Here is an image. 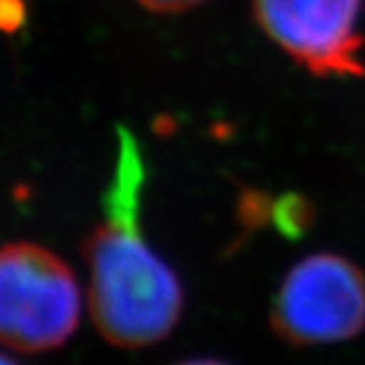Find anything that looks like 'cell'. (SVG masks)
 <instances>
[{
  "instance_id": "obj_8",
  "label": "cell",
  "mask_w": 365,
  "mask_h": 365,
  "mask_svg": "<svg viewBox=\"0 0 365 365\" xmlns=\"http://www.w3.org/2000/svg\"><path fill=\"white\" fill-rule=\"evenodd\" d=\"M0 365H16L14 361H11V359H6L4 355H0Z\"/></svg>"
},
{
  "instance_id": "obj_2",
  "label": "cell",
  "mask_w": 365,
  "mask_h": 365,
  "mask_svg": "<svg viewBox=\"0 0 365 365\" xmlns=\"http://www.w3.org/2000/svg\"><path fill=\"white\" fill-rule=\"evenodd\" d=\"M81 294L66 262L37 244L0 248V343L43 353L66 343L79 325Z\"/></svg>"
},
{
  "instance_id": "obj_6",
  "label": "cell",
  "mask_w": 365,
  "mask_h": 365,
  "mask_svg": "<svg viewBox=\"0 0 365 365\" xmlns=\"http://www.w3.org/2000/svg\"><path fill=\"white\" fill-rule=\"evenodd\" d=\"M201 2H205V0H138V4H143L144 9L163 14L189 11V9H193Z\"/></svg>"
},
{
  "instance_id": "obj_7",
  "label": "cell",
  "mask_w": 365,
  "mask_h": 365,
  "mask_svg": "<svg viewBox=\"0 0 365 365\" xmlns=\"http://www.w3.org/2000/svg\"><path fill=\"white\" fill-rule=\"evenodd\" d=\"M177 365H227L223 361H217V359H189V361H182V364Z\"/></svg>"
},
{
  "instance_id": "obj_1",
  "label": "cell",
  "mask_w": 365,
  "mask_h": 365,
  "mask_svg": "<svg viewBox=\"0 0 365 365\" xmlns=\"http://www.w3.org/2000/svg\"><path fill=\"white\" fill-rule=\"evenodd\" d=\"M146 167L140 144L118 130L116 165L102 201V222L86 246L90 266V311L108 343L143 349L169 337L182 314L179 276L143 230Z\"/></svg>"
},
{
  "instance_id": "obj_4",
  "label": "cell",
  "mask_w": 365,
  "mask_h": 365,
  "mask_svg": "<svg viewBox=\"0 0 365 365\" xmlns=\"http://www.w3.org/2000/svg\"><path fill=\"white\" fill-rule=\"evenodd\" d=\"M252 13L266 37L314 76L365 73L364 0H252Z\"/></svg>"
},
{
  "instance_id": "obj_3",
  "label": "cell",
  "mask_w": 365,
  "mask_h": 365,
  "mask_svg": "<svg viewBox=\"0 0 365 365\" xmlns=\"http://www.w3.org/2000/svg\"><path fill=\"white\" fill-rule=\"evenodd\" d=\"M270 321L294 347L353 339L365 329V274L339 254L307 256L282 280Z\"/></svg>"
},
{
  "instance_id": "obj_5",
  "label": "cell",
  "mask_w": 365,
  "mask_h": 365,
  "mask_svg": "<svg viewBox=\"0 0 365 365\" xmlns=\"http://www.w3.org/2000/svg\"><path fill=\"white\" fill-rule=\"evenodd\" d=\"M26 21L25 0H0V31L16 33Z\"/></svg>"
}]
</instances>
